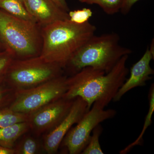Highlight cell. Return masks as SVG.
Listing matches in <instances>:
<instances>
[{
  "instance_id": "6da1fadb",
  "label": "cell",
  "mask_w": 154,
  "mask_h": 154,
  "mask_svg": "<svg viewBox=\"0 0 154 154\" xmlns=\"http://www.w3.org/2000/svg\"><path fill=\"white\" fill-rule=\"evenodd\" d=\"M129 55L119 60L109 72L86 67L67 77V89L63 99L72 100L80 97L88 104L89 110L96 104L105 108L113 101L129 73L126 66Z\"/></svg>"
},
{
  "instance_id": "7a4b0ae2",
  "label": "cell",
  "mask_w": 154,
  "mask_h": 154,
  "mask_svg": "<svg viewBox=\"0 0 154 154\" xmlns=\"http://www.w3.org/2000/svg\"><path fill=\"white\" fill-rule=\"evenodd\" d=\"M96 26L89 22L79 24L69 19L41 28L42 47L39 56L64 70L72 56L95 35Z\"/></svg>"
},
{
  "instance_id": "3957f363",
  "label": "cell",
  "mask_w": 154,
  "mask_h": 154,
  "mask_svg": "<svg viewBox=\"0 0 154 154\" xmlns=\"http://www.w3.org/2000/svg\"><path fill=\"white\" fill-rule=\"evenodd\" d=\"M120 38L114 32L94 35L75 53L65 69L72 75L88 66L109 72L122 57L132 53L122 46Z\"/></svg>"
},
{
  "instance_id": "277c9868",
  "label": "cell",
  "mask_w": 154,
  "mask_h": 154,
  "mask_svg": "<svg viewBox=\"0 0 154 154\" xmlns=\"http://www.w3.org/2000/svg\"><path fill=\"white\" fill-rule=\"evenodd\" d=\"M0 39L14 60L40 55L41 27L36 22L15 17L0 9Z\"/></svg>"
},
{
  "instance_id": "5b68a950",
  "label": "cell",
  "mask_w": 154,
  "mask_h": 154,
  "mask_svg": "<svg viewBox=\"0 0 154 154\" xmlns=\"http://www.w3.org/2000/svg\"><path fill=\"white\" fill-rule=\"evenodd\" d=\"M64 69L47 62L39 56L14 60L7 72L11 85L16 91L33 88L63 75Z\"/></svg>"
},
{
  "instance_id": "8992f818",
  "label": "cell",
  "mask_w": 154,
  "mask_h": 154,
  "mask_svg": "<svg viewBox=\"0 0 154 154\" xmlns=\"http://www.w3.org/2000/svg\"><path fill=\"white\" fill-rule=\"evenodd\" d=\"M67 79L66 76L62 75L36 87L16 91L10 109L29 115L61 99L67 89Z\"/></svg>"
},
{
  "instance_id": "52a82bcc",
  "label": "cell",
  "mask_w": 154,
  "mask_h": 154,
  "mask_svg": "<svg viewBox=\"0 0 154 154\" xmlns=\"http://www.w3.org/2000/svg\"><path fill=\"white\" fill-rule=\"evenodd\" d=\"M116 113L114 109L105 110L94 103L77 125L69 130L61 143L67 149L70 154H81L94 128L105 120L113 118Z\"/></svg>"
},
{
  "instance_id": "ba28073f",
  "label": "cell",
  "mask_w": 154,
  "mask_h": 154,
  "mask_svg": "<svg viewBox=\"0 0 154 154\" xmlns=\"http://www.w3.org/2000/svg\"><path fill=\"white\" fill-rule=\"evenodd\" d=\"M74 99L62 98L29 114L30 128L38 134L54 129L68 113Z\"/></svg>"
},
{
  "instance_id": "9c48e42d",
  "label": "cell",
  "mask_w": 154,
  "mask_h": 154,
  "mask_svg": "<svg viewBox=\"0 0 154 154\" xmlns=\"http://www.w3.org/2000/svg\"><path fill=\"white\" fill-rule=\"evenodd\" d=\"M89 110L85 101L79 97L75 99L66 116L45 138L44 149L48 154L57 152L63 140L72 127L77 124Z\"/></svg>"
},
{
  "instance_id": "30bf717a",
  "label": "cell",
  "mask_w": 154,
  "mask_h": 154,
  "mask_svg": "<svg viewBox=\"0 0 154 154\" xmlns=\"http://www.w3.org/2000/svg\"><path fill=\"white\" fill-rule=\"evenodd\" d=\"M154 57L148 47L140 59L131 68L129 78L126 79L119 90L113 99V102H119L128 91L137 87L145 86L146 82L151 79L154 71L151 67L150 63Z\"/></svg>"
},
{
  "instance_id": "8fae6325",
  "label": "cell",
  "mask_w": 154,
  "mask_h": 154,
  "mask_svg": "<svg viewBox=\"0 0 154 154\" xmlns=\"http://www.w3.org/2000/svg\"><path fill=\"white\" fill-rule=\"evenodd\" d=\"M29 14L41 28L57 21L68 20V13L53 0H23Z\"/></svg>"
},
{
  "instance_id": "7c38bea8",
  "label": "cell",
  "mask_w": 154,
  "mask_h": 154,
  "mask_svg": "<svg viewBox=\"0 0 154 154\" xmlns=\"http://www.w3.org/2000/svg\"><path fill=\"white\" fill-rule=\"evenodd\" d=\"M30 128L28 122H20L0 129V146L12 148L19 137Z\"/></svg>"
},
{
  "instance_id": "4fadbf2b",
  "label": "cell",
  "mask_w": 154,
  "mask_h": 154,
  "mask_svg": "<svg viewBox=\"0 0 154 154\" xmlns=\"http://www.w3.org/2000/svg\"><path fill=\"white\" fill-rule=\"evenodd\" d=\"M0 9L20 19L36 23L27 11L23 0H0Z\"/></svg>"
},
{
  "instance_id": "5bb4252c",
  "label": "cell",
  "mask_w": 154,
  "mask_h": 154,
  "mask_svg": "<svg viewBox=\"0 0 154 154\" xmlns=\"http://www.w3.org/2000/svg\"><path fill=\"white\" fill-rule=\"evenodd\" d=\"M149 109L147 114L146 116L145 120L143 130L138 137L137 139L133 143L130 144L128 146L125 147L124 149L120 152V154H126L129 151L131 148L134 146L136 145H139L143 142V137L145 131H146L147 128L149 126L152 124V117L154 111V85L152 84L149 90Z\"/></svg>"
},
{
  "instance_id": "9a60e30c",
  "label": "cell",
  "mask_w": 154,
  "mask_h": 154,
  "mask_svg": "<svg viewBox=\"0 0 154 154\" xmlns=\"http://www.w3.org/2000/svg\"><path fill=\"white\" fill-rule=\"evenodd\" d=\"M29 116L15 112L10 108L0 110V129L20 122H28Z\"/></svg>"
},
{
  "instance_id": "2e32d148",
  "label": "cell",
  "mask_w": 154,
  "mask_h": 154,
  "mask_svg": "<svg viewBox=\"0 0 154 154\" xmlns=\"http://www.w3.org/2000/svg\"><path fill=\"white\" fill-rule=\"evenodd\" d=\"M80 2L89 5H96L100 7L108 15L120 12L123 0H79Z\"/></svg>"
},
{
  "instance_id": "e0dca14e",
  "label": "cell",
  "mask_w": 154,
  "mask_h": 154,
  "mask_svg": "<svg viewBox=\"0 0 154 154\" xmlns=\"http://www.w3.org/2000/svg\"><path fill=\"white\" fill-rule=\"evenodd\" d=\"M103 131L101 124L96 126L92 131V134L87 146L83 150L82 154H103V151L99 143V137Z\"/></svg>"
},
{
  "instance_id": "ac0fdd59",
  "label": "cell",
  "mask_w": 154,
  "mask_h": 154,
  "mask_svg": "<svg viewBox=\"0 0 154 154\" xmlns=\"http://www.w3.org/2000/svg\"><path fill=\"white\" fill-rule=\"evenodd\" d=\"M69 20L74 23L82 24L88 22L92 17L93 12L91 9L84 8L82 10L69 11Z\"/></svg>"
},
{
  "instance_id": "d6986e66",
  "label": "cell",
  "mask_w": 154,
  "mask_h": 154,
  "mask_svg": "<svg viewBox=\"0 0 154 154\" xmlns=\"http://www.w3.org/2000/svg\"><path fill=\"white\" fill-rule=\"evenodd\" d=\"M38 150V145L35 140L28 137L24 139L17 149L15 154H34Z\"/></svg>"
},
{
  "instance_id": "ffe728a7",
  "label": "cell",
  "mask_w": 154,
  "mask_h": 154,
  "mask_svg": "<svg viewBox=\"0 0 154 154\" xmlns=\"http://www.w3.org/2000/svg\"><path fill=\"white\" fill-rule=\"evenodd\" d=\"M14 60L12 56L6 51L4 53H0V75L7 71Z\"/></svg>"
},
{
  "instance_id": "44dd1931",
  "label": "cell",
  "mask_w": 154,
  "mask_h": 154,
  "mask_svg": "<svg viewBox=\"0 0 154 154\" xmlns=\"http://www.w3.org/2000/svg\"><path fill=\"white\" fill-rule=\"evenodd\" d=\"M140 0H123V4L120 12L124 15L128 14L133 6Z\"/></svg>"
},
{
  "instance_id": "7402d4cb",
  "label": "cell",
  "mask_w": 154,
  "mask_h": 154,
  "mask_svg": "<svg viewBox=\"0 0 154 154\" xmlns=\"http://www.w3.org/2000/svg\"><path fill=\"white\" fill-rule=\"evenodd\" d=\"M53 2L62 10L68 12L69 8L66 0H53Z\"/></svg>"
},
{
  "instance_id": "603a6c76",
  "label": "cell",
  "mask_w": 154,
  "mask_h": 154,
  "mask_svg": "<svg viewBox=\"0 0 154 154\" xmlns=\"http://www.w3.org/2000/svg\"><path fill=\"white\" fill-rule=\"evenodd\" d=\"M15 153L16 151L14 149L0 146V154H14Z\"/></svg>"
},
{
  "instance_id": "cb8c5ba5",
  "label": "cell",
  "mask_w": 154,
  "mask_h": 154,
  "mask_svg": "<svg viewBox=\"0 0 154 154\" xmlns=\"http://www.w3.org/2000/svg\"><path fill=\"white\" fill-rule=\"evenodd\" d=\"M3 92L2 91V89L0 88V102L2 101V99L3 98Z\"/></svg>"
}]
</instances>
